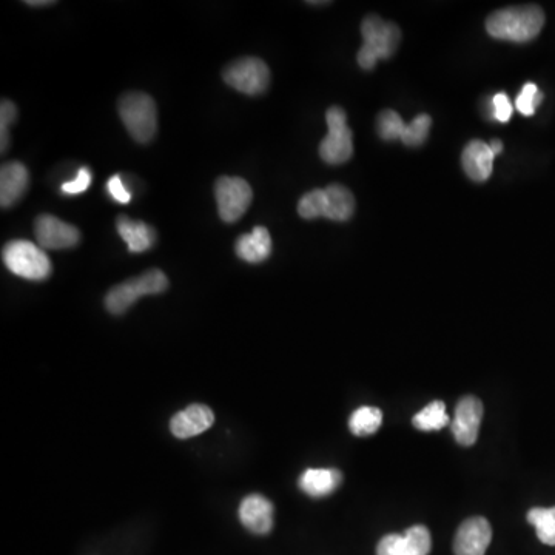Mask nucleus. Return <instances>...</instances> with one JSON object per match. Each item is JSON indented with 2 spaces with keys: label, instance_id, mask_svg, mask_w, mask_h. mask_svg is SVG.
<instances>
[{
  "label": "nucleus",
  "instance_id": "f257e3e1",
  "mask_svg": "<svg viewBox=\"0 0 555 555\" xmlns=\"http://www.w3.org/2000/svg\"><path fill=\"white\" fill-rule=\"evenodd\" d=\"M545 25V13L537 5L509 7L495 11L486 21V30L500 41L525 44L539 36Z\"/></svg>",
  "mask_w": 555,
  "mask_h": 555
},
{
  "label": "nucleus",
  "instance_id": "f03ea898",
  "mask_svg": "<svg viewBox=\"0 0 555 555\" xmlns=\"http://www.w3.org/2000/svg\"><path fill=\"white\" fill-rule=\"evenodd\" d=\"M355 212V198L344 185L332 184L323 190H312L298 202V213L304 219L327 218L347 221Z\"/></svg>",
  "mask_w": 555,
  "mask_h": 555
},
{
  "label": "nucleus",
  "instance_id": "7ed1b4c3",
  "mask_svg": "<svg viewBox=\"0 0 555 555\" xmlns=\"http://www.w3.org/2000/svg\"><path fill=\"white\" fill-rule=\"evenodd\" d=\"M364 44L358 51V64L363 70H372L381 59L394 56L401 41V31L392 22L378 16H367L361 24Z\"/></svg>",
  "mask_w": 555,
  "mask_h": 555
},
{
  "label": "nucleus",
  "instance_id": "20e7f679",
  "mask_svg": "<svg viewBox=\"0 0 555 555\" xmlns=\"http://www.w3.org/2000/svg\"><path fill=\"white\" fill-rule=\"evenodd\" d=\"M119 116L127 132L139 144H147L155 138L158 130L156 104L147 93H127L118 105Z\"/></svg>",
  "mask_w": 555,
  "mask_h": 555
},
{
  "label": "nucleus",
  "instance_id": "39448f33",
  "mask_svg": "<svg viewBox=\"0 0 555 555\" xmlns=\"http://www.w3.org/2000/svg\"><path fill=\"white\" fill-rule=\"evenodd\" d=\"M5 266L14 275L28 281H44L51 275V261L47 253L31 241L16 239L4 247Z\"/></svg>",
  "mask_w": 555,
  "mask_h": 555
},
{
  "label": "nucleus",
  "instance_id": "423d86ee",
  "mask_svg": "<svg viewBox=\"0 0 555 555\" xmlns=\"http://www.w3.org/2000/svg\"><path fill=\"white\" fill-rule=\"evenodd\" d=\"M169 287V280L164 272L153 269L144 275L125 281L119 286L113 287L105 296V307L111 315H122L127 312L141 296L159 295Z\"/></svg>",
  "mask_w": 555,
  "mask_h": 555
},
{
  "label": "nucleus",
  "instance_id": "0eeeda50",
  "mask_svg": "<svg viewBox=\"0 0 555 555\" xmlns=\"http://www.w3.org/2000/svg\"><path fill=\"white\" fill-rule=\"evenodd\" d=\"M329 133L320 144V156L330 165H340L349 161L354 155V136L347 125L346 111L332 107L326 113Z\"/></svg>",
  "mask_w": 555,
  "mask_h": 555
},
{
  "label": "nucleus",
  "instance_id": "6e6552de",
  "mask_svg": "<svg viewBox=\"0 0 555 555\" xmlns=\"http://www.w3.org/2000/svg\"><path fill=\"white\" fill-rule=\"evenodd\" d=\"M222 78L233 90L247 96H258L269 88L270 70L261 59L243 58L227 65Z\"/></svg>",
  "mask_w": 555,
  "mask_h": 555
},
{
  "label": "nucleus",
  "instance_id": "1a4fd4ad",
  "mask_svg": "<svg viewBox=\"0 0 555 555\" xmlns=\"http://www.w3.org/2000/svg\"><path fill=\"white\" fill-rule=\"evenodd\" d=\"M215 198L222 221L236 222L252 204V187L246 179L221 176L215 184Z\"/></svg>",
  "mask_w": 555,
  "mask_h": 555
},
{
  "label": "nucleus",
  "instance_id": "9d476101",
  "mask_svg": "<svg viewBox=\"0 0 555 555\" xmlns=\"http://www.w3.org/2000/svg\"><path fill=\"white\" fill-rule=\"evenodd\" d=\"M34 235L39 246L48 250L71 249L81 241V233L76 227L51 215H42L36 219Z\"/></svg>",
  "mask_w": 555,
  "mask_h": 555
},
{
  "label": "nucleus",
  "instance_id": "9b49d317",
  "mask_svg": "<svg viewBox=\"0 0 555 555\" xmlns=\"http://www.w3.org/2000/svg\"><path fill=\"white\" fill-rule=\"evenodd\" d=\"M491 540V523L485 517L468 518L455 535V555H485Z\"/></svg>",
  "mask_w": 555,
  "mask_h": 555
},
{
  "label": "nucleus",
  "instance_id": "f8f14e48",
  "mask_svg": "<svg viewBox=\"0 0 555 555\" xmlns=\"http://www.w3.org/2000/svg\"><path fill=\"white\" fill-rule=\"evenodd\" d=\"M483 420V403L477 397L461 398L452 420V434L461 446H472L480 434Z\"/></svg>",
  "mask_w": 555,
  "mask_h": 555
},
{
  "label": "nucleus",
  "instance_id": "ddd939ff",
  "mask_svg": "<svg viewBox=\"0 0 555 555\" xmlns=\"http://www.w3.org/2000/svg\"><path fill=\"white\" fill-rule=\"evenodd\" d=\"M215 423V414L206 404H190L184 411L173 415L170 420V431L179 440L196 437L209 431Z\"/></svg>",
  "mask_w": 555,
  "mask_h": 555
},
{
  "label": "nucleus",
  "instance_id": "4468645a",
  "mask_svg": "<svg viewBox=\"0 0 555 555\" xmlns=\"http://www.w3.org/2000/svg\"><path fill=\"white\" fill-rule=\"evenodd\" d=\"M239 520L253 534L266 535L272 531L275 508L269 498L261 494L247 495L239 505Z\"/></svg>",
  "mask_w": 555,
  "mask_h": 555
},
{
  "label": "nucleus",
  "instance_id": "2eb2a0df",
  "mask_svg": "<svg viewBox=\"0 0 555 555\" xmlns=\"http://www.w3.org/2000/svg\"><path fill=\"white\" fill-rule=\"evenodd\" d=\"M30 175L21 162H8L0 170V204L4 209L14 206L27 192Z\"/></svg>",
  "mask_w": 555,
  "mask_h": 555
},
{
  "label": "nucleus",
  "instance_id": "dca6fc26",
  "mask_svg": "<svg viewBox=\"0 0 555 555\" xmlns=\"http://www.w3.org/2000/svg\"><path fill=\"white\" fill-rule=\"evenodd\" d=\"M495 155L492 153L491 147L486 142L475 141L469 142L463 150L461 162H463V169L466 175L472 181L483 182L491 178L492 165H494Z\"/></svg>",
  "mask_w": 555,
  "mask_h": 555
},
{
  "label": "nucleus",
  "instance_id": "f3484780",
  "mask_svg": "<svg viewBox=\"0 0 555 555\" xmlns=\"http://www.w3.org/2000/svg\"><path fill=\"white\" fill-rule=\"evenodd\" d=\"M343 483V474L333 468H310L298 481L301 491L312 498H323L337 491Z\"/></svg>",
  "mask_w": 555,
  "mask_h": 555
},
{
  "label": "nucleus",
  "instance_id": "a211bd4d",
  "mask_svg": "<svg viewBox=\"0 0 555 555\" xmlns=\"http://www.w3.org/2000/svg\"><path fill=\"white\" fill-rule=\"evenodd\" d=\"M235 250L236 255L246 263H263L272 253V238L269 230L255 227L249 235L239 236Z\"/></svg>",
  "mask_w": 555,
  "mask_h": 555
},
{
  "label": "nucleus",
  "instance_id": "6ab92c4d",
  "mask_svg": "<svg viewBox=\"0 0 555 555\" xmlns=\"http://www.w3.org/2000/svg\"><path fill=\"white\" fill-rule=\"evenodd\" d=\"M119 235L127 243L128 250L133 253H142L152 249L156 243V233L145 222L132 221L127 216L121 215L116 221Z\"/></svg>",
  "mask_w": 555,
  "mask_h": 555
},
{
  "label": "nucleus",
  "instance_id": "aec40b11",
  "mask_svg": "<svg viewBox=\"0 0 555 555\" xmlns=\"http://www.w3.org/2000/svg\"><path fill=\"white\" fill-rule=\"evenodd\" d=\"M412 423L418 431H440L451 423V418L446 412V404L443 401H432L431 404H428L418 414L414 415Z\"/></svg>",
  "mask_w": 555,
  "mask_h": 555
},
{
  "label": "nucleus",
  "instance_id": "412c9836",
  "mask_svg": "<svg viewBox=\"0 0 555 555\" xmlns=\"http://www.w3.org/2000/svg\"><path fill=\"white\" fill-rule=\"evenodd\" d=\"M383 424V412L378 407L363 406L350 415L349 429L357 437L375 434Z\"/></svg>",
  "mask_w": 555,
  "mask_h": 555
},
{
  "label": "nucleus",
  "instance_id": "4be33fe9",
  "mask_svg": "<svg viewBox=\"0 0 555 555\" xmlns=\"http://www.w3.org/2000/svg\"><path fill=\"white\" fill-rule=\"evenodd\" d=\"M528 522L534 526L540 542L555 546V506L554 508H532L528 512Z\"/></svg>",
  "mask_w": 555,
  "mask_h": 555
},
{
  "label": "nucleus",
  "instance_id": "5701e85b",
  "mask_svg": "<svg viewBox=\"0 0 555 555\" xmlns=\"http://www.w3.org/2000/svg\"><path fill=\"white\" fill-rule=\"evenodd\" d=\"M407 125L404 124L403 118L398 115L397 111L384 110L377 119L378 135L384 141H397L403 139Z\"/></svg>",
  "mask_w": 555,
  "mask_h": 555
},
{
  "label": "nucleus",
  "instance_id": "b1692460",
  "mask_svg": "<svg viewBox=\"0 0 555 555\" xmlns=\"http://www.w3.org/2000/svg\"><path fill=\"white\" fill-rule=\"evenodd\" d=\"M403 535L409 555H429L432 549V539L431 532L426 526H412Z\"/></svg>",
  "mask_w": 555,
  "mask_h": 555
},
{
  "label": "nucleus",
  "instance_id": "393cba45",
  "mask_svg": "<svg viewBox=\"0 0 555 555\" xmlns=\"http://www.w3.org/2000/svg\"><path fill=\"white\" fill-rule=\"evenodd\" d=\"M431 125V116H417L411 124H407L406 132H404L401 142H403L404 145H407V147H418V145L423 144V142L428 139Z\"/></svg>",
  "mask_w": 555,
  "mask_h": 555
},
{
  "label": "nucleus",
  "instance_id": "a878e982",
  "mask_svg": "<svg viewBox=\"0 0 555 555\" xmlns=\"http://www.w3.org/2000/svg\"><path fill=\"white\" fill-rule=\"evenodd\" d=\"M543 93L539 90V87L535 84H526L525 87L520 91L517 101H515V107L517 110L525 116H532L542 104Z\"/></svg>",
  "mask_w": 555,
  "mask_h": 555
},
{
  "label": "nucleus",
  "instance_id": "bb28decb",
  "mask_svg": "<svg viewBox=\"0 0 555 555\" xmlns=\"http://www.w3.org/2000/svg\"><path fill=\"white\" fill-rule=\"evenodd\" d=\"M16 116V105L11 101H2V107H0V148H2V152L8 148V142H10L8 128L16 121Z\"/></svg>",
  "mask_w": 555,
  "mask_h": 555
},
{
  "label": "nucleus",
  "instance_id": "cd10ccee",
  "mask_svg": "<svg viewBox=\"0 0 555 555\" xmlns=\"http://www.w3.org/2000/svg\"><path fill=\"white\" fill-rule=\"evenodd\" d=\"M377 555H409L404 535H384L377 546Z\"/></svg>",
  "mask_w": 555,
  "mask_h": 555
},
{
  "label": "nucleus",
  "instance_id": "c85d7f7f",
  "mask_svg": "<svg viewBox=\"0 0 555 555\" xmlns=\"http://www.w3.org/2000/svg\"><path fill=\"white\" fill-rule=\"evenodd\" d=\"M90 184V169H88V167H82L73 181L64 182V184H62L61 192L64 193V195H81V193H84L85 190L90 187Z\"/></svg>",
  "mask_w": 555,
  "mask_h": 555
},
{
  "label": "nucleus",
  "instance_id": "c756f323",
  "mask_svg": "<svg viewBox=\"0 0 555 555\" xmlns=\"http://www.w3.org/2000/svg\"><path fill=\"white\" fill-rule=\"evenodd\" d=\"M107 192L119 204H128L132 201V192L125 187L119 175L111 176L107 182Z\"/></svg>",
  "mask_w": 555,
  "mask_h": 555
},
{
  "label": "nucleus",
  "instance_id": "7c9ffc66",
  "mask_svg": "<svg viewBox=\"0 0 555 555\" xmlns=\"http://www.w3.org/2000/svg\"><path fill=\"white\" fill-rule=\"evenodd\" d=\"M492 107H494V116L497 121L508 122L512 116V104L505 93H497L492 99Z\"/></svg>",
  "mask_w": 555,
  "mask_h": 555
},
{
  "label": "nucleus",
  "instance_id": "2f4dec72",
  "mask_svg": "<svg viewBox=\"0 0 555 555\" xmlns=\"http://www.w3.org/2000/svg\"><path fill=\"white\" fill-rule=\"evenodd\" d=\"M25 4L30 7H48V5H54V2L53 0H28Z\"/></svg>",
  "mask_w": 555,
  "mask_h": 555
},
{
  "label": "nucleus",
  "instance_id": "473e14b6",
  "mask_svg": "<svg viewBox=\"0 0 555 555\" xmlns=\"http://www.w3.org/2000/svg\"><path fill=\"white\" fill-rule=\"evenodd\" d=\"M489 147H491L492 153H494L495 156L503 152L502 141H498V139H494V141L489 144Z\"/></svg>",
  "mask_w": 555,
  "mask_h": 555
}]
</instances>
